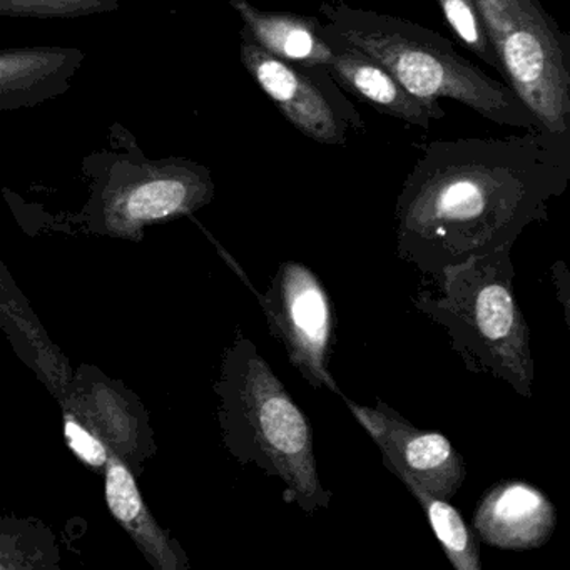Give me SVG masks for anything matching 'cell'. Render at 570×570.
<instances>
[{
  "label": "cell",
  "mask_w": 570,
  "mask_h": 570,
  "mask_svg": "<svg viewBox=\"0 0 570 570\" xmlns=\"http://www.w3.org/2000/svg\"><path fill=\"white\" fill-rule=\"evenodd\" d=\"M318 12L336 38L383 66L410 95L429 101L453 99L495 125L546 131L505 82L460 56L439 32L342 0L323 2Z\"/></svg>",
  "instance_id": "obj_2"
},
{
  "label": "cell",
  "mask_w": 570,
  "mask_h": 570,
  "mask_svg": "<svg viewBox=\"0 0 570 570\" xmlns=\"http://www.w3.org/2000/svg\"><path fill=\"white\" fill-rule=\"evenodd\" d=\"M340 399L379 445L386 469L412 476L443 500H452L462 489L465 460L442 433L416 429L382 399H376L375 409L358 405L345 393Z\"/></svg>",
  "instance_id": "obj_8"
},
{
  "label": "cell",
  "mask_w": 570,
  "mask_h": 570,
  "mask_svg": "<svg viewBox=\"0 0 570 570\" xmlns=\"http://www.w3.org/2000/svg\"><path fill=\"white\" fill-rule=\"evenodd\" d=\"M510 252L505 246L446 266L435 276L439 293L420 289L413 306L445 328L466 370L502 380L530 399L535 363Z\"/></svg>",
  "instance_id": "obj_3"
},
{
  "label": "cell",
  "mask_w": 570,
  "mask_h": 570,
  "mask_svg": "<svg viewBox=\"0 0 570 570\" xmlns=\"http://www.w3.org/2000/svg\"><path fill=\"white\" fill-rule=\"evenodd\" d=\"M503 81L549 132H570V38L540 0H475Z\"/></svg>",
  "instance_id": "obj_5"
},
{
  "label": "cell",
  "mask_w": 570,
  "mask_h": 570,
  "mask_svg": "<svg viewBox=\"0 0 570 570\" xmlns=\"http://www.w3.org/2000/svg\"><path fill=\"white\" fill-rule=\"evenodd\" d=\"M66 439L71 449L91 465H102L106 462V450L88 430L82 429L75 420L66 422Z\"/></svg>",
  "instance_id": "obj_15"
},
{
  "label": "cell",
  "mask_w": 570,
  "mask_h": 570,
  "mask_svg": "<svg viewBox=\"0 0 570 570\" xmlns=\"http://www.w3.org/2000/svg\"><path fill=\"white\" fill-rule=\"evenodd\" d=\"M239 55L258 88L306 138L323 146H346L350 129L362 131V116L328 69L283 61L253 41L245 29Z\"/></svg>",
  "instance_id": "obj_6"
},
{
  "label": "cell",
  "mask_w": 570,
  "mask_h": 570,
  "mask_svg": "<svg viewBox=\"0 0 570 570\" xmlns=\"http://www.w3.org/2000/svg\"><path fill=\"white\" fill-rule=\"evenodd\" d=\"M442 9L446 24L455 32L459 41L487 66L503 75L502 65L493 51L492 42L487 36L485 26L480 18L475 0H436Z\"/></svg>",
  "instance_id": "obj_13"
},
{
  "label": "cell",
  "mask_w": 570,
  "mask_h": 570,
  "mask_svg": "<svg viewBox=\"0 0 570 570\" xmlns=\"http://www.w3.org/2000/svg\"><path fill=\"white\" fill-rule=\"evenodd\" d=\"M557 525L549 497L525 482L497 483L482 497L473 529L479 539L503 550H530L546 546Z\"/></svg>",
  "instance_id": "obj_10"
},
{
  "label": "cell",
  "mask_w": 570,
  "mask_h": 570,
  "mask_svg": "<svg viewBox=\"0 0 570 570\" xmlns=\"http://www.w3.org/2000/svg\"><path fill=\"white\" fill-rule=\"evenodd\" d=\"M109 509L121 522H131L141 510V497L129 470L121 463H111L106 479Z\"/></svg>",
  "instance_id": "obj_14"
},
{
  "label": "cell",
  "mask_w": 570,
  "mask_h": 570,
  "mask_svg": "<svg viewBox=\"0 0 570 570\" xmlns=\"http://www.w3.org/2000/svg\"><path fill=\"white\" fill-rule=\"evenodd\" d=\"M409 492L419 500L420 507L425 512L426 520L435 533L436 540L442 546L446 559L456 570H480L479 537L469 529L463 517L456 512L455 507L450 505V500L440 499L433 493L426 492L419 482L405 473H395Z\"/></svg>",
  "instance_id": "obj_12"
},
{
  "label": "cell",
  "mask_w": 570,
  "mask_h": 570,
  "mask_svg": "<svg viewBox=\"0 0 570 570\" xmlns=\"http://www.w3.org/2000/svg\"><path fill=\"white\" fill-rule=\"evenodd\" d=\"M222 395L226 442L239 462L282 480L286 502L306 513L328 509L332 492L320 480L312 425L248 338L226 356Z\"/></svg>",
  "instance_id": "obj_4"
},
{
  "label": "cell",
  "mask_w": 570,
  "mask_h": 570,
  "mask_svg": "<svg viewBox=\"0 0 570 570\" xmlns=\"http://www.w3.org/2000/svg\"><path fill=\"white\" fill-rule=\"evenodd\" d=\"M570 181V132L460 138L423 148L396 198V255L423 276L513 248Z\"/></svg>",
  "instance_id": "obj_1"
},
{
  "label": "cell",
  "mask_w": 570,
  "mask_h": 570,
  "mask_svg": "<svg viewBox=\"0 0 570 570\" xmlns=\"http://www.w3.org/2000/svg\"><path fill=\"white\" fill-rule=\"evenodd\" d=\"M269 333L285 346L289 363L313 389L342 396L330 372L335 315L318 276L296 262H285L262 296Z\"/></svg>",
  "instance_id": "obj_7"
},
{
  "label": "cell",
  "mask_w": 570,
  "mask_h": 570,
  "mask_svg": "<svg viewBox=\"0 0 570 570\" xmlns=\"http://www.w3.org/2000/svg\"><path fill=\"white\" fill-rule=\"evenodd\" d=\"M318 35L332 48L333 59L326 69L343 91L373 106L382 115L419 128L429 129L432 122L446 118L439 101L410 95L383 66L355 46L336 38L328 26L320 22Z\"/></svg>",
  "instance_id": "obj_9"
},
{
  "label": "cell",
  "mask_w": 570,
  "mask_h": 570,
  "mask_svg": "<svg viewBox=\"0 0 570 570\" xmlns=\"http://www.w3.org/2000/svg\"><path fill=\"white\" fill-rule=\"evenodd\" d=\"M245 31L263 49L286 62L328 68L333 51L318 35L320 19L295 12L262 11L248 0H232Z\"/></svg>",
  "instance_id": "obj_11"
}]
</instances>
